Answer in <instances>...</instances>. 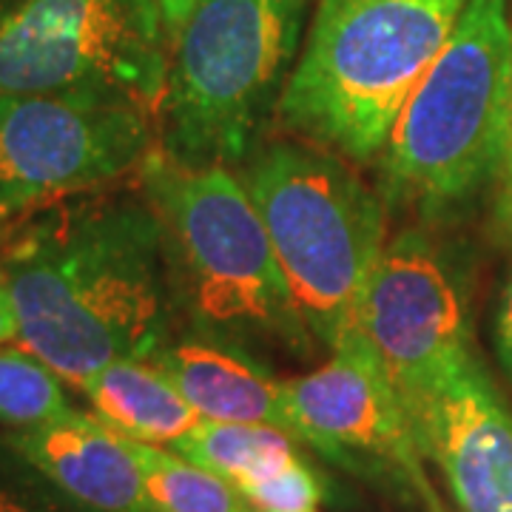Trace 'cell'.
<instances>
[{"label": "cell", "instance_id": "1", "mask_svg": "<svg viewBox=\"0 0 512 512\" xmlns=\"http://www.w3.org/2000/svg\"><path fill=\"white\" fill-rule=\"evenodd\" d=\"M0 259L18 342L63 382L171 345L174 288L163 225L146 194L57 202Z\"/></svg>", "mask_w": 512, "mask_h": 512}, {"label": "cell", "instance_id": "13", "mask_svg": "<svg viewBox=\"0 0 512 512\" xmlns=\"http://www.w3.org/2000/svg\"><path fill=\"white\" fill-rule=\"evenodd\" d=\"M151 362L163 367L202 419L268 424L325 458V444L293 407L288 382H279L245 348L194 336L165 345Z\"/></svg>", "mask_w": 512, "mask_h": 512}, {"label": "cell", "instance_id": "7", "mask_svg": "<svg viewBox=\"0 0 512 512\" xmlns=\"http://www.w3.org/2000/svg\"><path fill=\"white\" fill-rule=\"evenodd\" d=\"M163 32L151 0H18L0 12V94L69 97L160 117Z\"/></svg>", "mask_w": 512, "mask_h": 512}, {"label": "cell", "instance_id": "4", "mask_svg": "<svg viewBox=\"0 0 512 512\" xmlns=\"http://www.w3.org/2000/svg\"><path fill=\"white\" fill-rule=\"evenodd\" d=\"M512 117L507 0H467L379 157L382 200L441 220L498 180Z\"/></svg>", "mask_w": 512, "mask_h": 512}, {"label": "cell", "instance_id": "21", "mask_svg": "<svg viewBox=\"0 0 512 512\" xmlns=\"http://www.w3.org/2000/svg\"><path fill=\"white\" fill-rule=\"evenodd\" d=\"M495 339H498V350L507 370H512V274L507 282V291L498 308V322H495Z\"/></svg>", "mask_w": 512, "mask_h": 512}, {"label": "cell", "instance_id": "8", "mask_svg": "<svg viewBox=\"0 0 512 512\" xmlns=\"http://www.w3.org/2000/svg\"><path fill=\"white\" fill-rule=\"evenodd\" d=\"M151 146L154 117L143 109L0 94V220L117 183Z\"/></svg>", "mask_w": 512, "mask_h": 512}, {"label": "cell", "instance_id": "9", "mask_svg": "<svg viewBox=\"0 0 512 512\" xmlns=\"http://www.w3.org/2000/svg\"><path fill=\"white\" fill-rule=\"evenodd\" d=\"M288 393L296 413L325 444V461L362 476L382 473L419 512H450L427 476L407 407L362 333L313 373L291 379Z\"/></svg>", "mask_w": 512, "mask_h": 512}, {"label": "cell", "instance_id": "5", "mask_svg": "<svg viewBox=\"0 0 512 512\" xmlns=\"http://www.w3.org/2000/svg\"><path fill=\"white\" fill-rule=\"evenodd\" d=\"M239 180L268 228L296 308L330 353L359 336L370 276L387 245V202L345 157L308 140L259 146Z\"/></svg>", "mask_w": 512, "mask_h": 512}, {"label": "cell", "instance_id": "14", "mask_svg": "<svg viewBox=\"0 0 512 512\" xmlns=\"http://www.w3.org/2000/svg\"><path fill=\"white\" fill-rule=\"evenodd\" d=\"M94 416L128 439L174 447L202 416L188 404L183 390L151 359H120L100 367L80 384Z\"/></svg>", "mask_w": 512, "mask_h": 512}, {"label": "cell", "instance_id": "18", "mask_svg": "<svg viewBox=\"0 0 512 512\" xmlns=\"http://www.w3.org/2000/svg\"><path fill=\"white\" fill-rule=\"evenodd\" d=\"M234 490L251 512H319L325 501V484L305 456L293 458L276 473L242 481Z\"/></svg>", "mask_w": 512, "mask_h": 512}, {"label": "cell", "instance_id": "10", "mask_svg": "<svg viewBox=\"0 0 512 512\" xmlns=\"http://www.w3.org/2000/svg\"><path fill=\"white\" fill-rule=\"evenodd\" d=\"M359 330L399 399L439 382L473 356L464 285L421 228L387 239L370 276Z\"/></svg>", "mask_w": 512, "mask_h": 512}, {"label": "cell", "instance_id": "12", "mask_svg": "<svg viewBox=\"0 0 512 512\" xmlns=\"http://www.w3.org/2000/svg\"><path fill=\"white\" fill-rule=\"evenodd\" d=\"M6 441L37 476L83 510L160 512L126 436L100 416L72 410L66 419L15 430Z\"/></svg>", "mask_w": 512, "mask_h": 512}, {"label": "cell", "instance_id": "3", "mask_svg": "<svg viewBox=\"0 0 512 512\" xmlns=\"http://www.w3.org/2000/svg\"><path fill=\"white\" fill-rule=\"evenodd\" d=\"M464 6L467 0H322L279 100V123L353 163L379 160Z\"/></svg>", "mask_w": 512, "mask_h": 512}, {"label": "cell", "instance_id": "2", "mask_svg": "<svg viewBox=\"0 0 512 512\" xmlns=\"http://www.w3.org/2000/svg\"><path fill=\"white\" fill-rule=\"evenodd\" d=\"M140 185L163 225L177 311L194 330L225 345L305 359L316 339L242 180L220 165H185L154 148Z\"/></svg>", "mask_w": 512, "mask_h": 512}, {"label": "cell", "instance_id": "6", "mask_svg": "<svg viewBox=\"0 0 512 512\" xmlns=\"http://www.w3.org/2000/svg\"><path fill=\"white\" fill-rule=\"evenodd\" d=\"M305 0H202L174 35L160 123L185 165H242L291 80Z\"/></svg>", "mask_w": 512, "mask_h": 512}, {"label": "cell", "instance_id": "15", "mask_svg": "<svg viewBox=\"0 0 512 512\" xmlns=\"http://www.w3.org/2000/svg\"><path fill=\"white\" fill-rule=\"evenodd\" d=\"M202 470L225 478L231 487L276 473L302 456V444L268 424L202 419L188 436L168 447Z\"/></svg>", "mask_w": 512, "mask_h": 512}, {"label": "cell", "instance_id": "20", "mask_svg": "<svg viewBox=\"0 0 512 512\" xmlns=\"http://www.w3.org/2000/svg\"><path fill=\"white\" fill-rule=\"evenodd\" d=\"M498 217L512 231V117L507 148H504V163H501V171H498Z\"/></svg>", "mask_w": 512, "mask_h": 512}, {"label": "cell", "instance_id": "23", "mask_svg": "<svg viewBox=\"0 0 512 512\" xmlns=\"http://www.w3.org/2000/svg\"><path fill=\"white\" fill-rule=\"evenodd\" d=\"M12 339H18V316H15L12 296H9L3 279H0V345H6Z\"/></svg>", "mask_w": 512, "mask_h": 512}, {"label": "cell", "instance_id": "11", "mask_svg": "<svg viewBox=\"0 0 512 512\" xmlns=\"http://www.w3.org/2000/svg\"><path fill=\"white\" fill-rule=\"evenodd\" d=\"M456 512H512V410L473 353L402 399Z\"/></svg>", "mask_w": 512, "mask_h": 512}, {"label": "cell", "instance_id": "17", "mask_svg": "<svg viewBox=\"0 0 512 512\" xmlns=\"http://www.w3.org/2000/svg\"><path fill=\"white\" fill-rule=\"evenodd\" d=\"M63 379L32 350L0 345V421L12 427H37L66 419L74 407L66 402Z\"/></svg>", "mask_w": 512, "mask_h": 512}, {"label": "cell", "instance_id": "19", "mask_svg": "<svg viewBox=\"0 0 512 512\" xmlns=\"http://www.w3.org/2000/svg\"><path fill=\"white\" fill-rule=\"evenodd\" d=\"M0 512H63L55 501L23 484L0 478Z\"/></svg>", "mask_w": 512, "mask_h": 512}, {"label": "cell", "instance_id": "24", "mask_svg": "<svg viewBox=\"0 0 512 512\" xmlns=\"http://www.w3.org/2000/svg\"><path fill=\"white\" fill-rule=\"evenodd\" d=\"M510 373H512V370H510Z\"/></svg>", "mask_w": 512, "mask_h": 512}, {"label": "cell", "instance_id": "22", "mask_svg": "<svg viewBox=\"0 0 512 512\" xmlns=\"http://www.w3.org/2000/svg\"><path fill=\"white\" fill-rule=\"evenodd\" d=\"M154 6H157V12H160V18H163L165 29H168V35L174 37L177 35V29L183 26L185 20L191 18V12L200 6L202 0H151Z\"/></svg>", "mask_w": 512, "mask_h": 512}, {"label": "cell", "instance_id": "16", "mask_svg": "<svg viewBox=\"0 0 512 512\" xmlns=\"http://www.w3.org/2000/svg\"><path fill=\"white\" fill-rule=\"evenodd\" d=\"M128 450L137 461L146 490L160 512H251L242 495L200 464L188 461L180 453L128 439Z\"/></svg>", "mask_w": 512, "mask_h": 512}]
</instances>
